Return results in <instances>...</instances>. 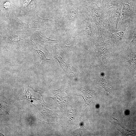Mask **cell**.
<instances>
[{"mask_svg": "<svg viewBox=\"0 0 136 136\" xmlns=\"http://www.w3.org/2000/svg\"><path fill=\"white\" fill-rule=\"evenodd\" d=\"M86 8L96 25L98 37L102 36L107 31L110 30L108 21V7L105 4L88 3Z\"/></svg>", "mask_w": 136, "mask_h": 136, "instance_id": "cell-1", "label": "cell"}, {"mask_svg": "<svg viewBox=\"0 0 136 136\" xmlns=\"http://www.w3.org/2000/svg\"><path fill=\"white\" fill-rule=\"evenodd\" d=\"M136 21V0H123L121 16L117 27V32L127 28L132 30Z\"/></svg>", "mask_w": 136, "mask_h": 136, "instance_id": "cell-2", "label": "cell"}, {"mask_svg": "<svg viewBox=\"0 0 136 136\" xmlns=\"http://www.w3.org/2000/svg\"><path fill=\"white\" fill-rule=\"evenodd\" d=\"M133 31L128 28L114 33L110 30H108L102 36L107 42L110 44L113 49H116L125 42L127 37Z\"/></svg>", "mask_w": 136, "mask_h": 136, "instance_id": "cell-3", "label": "cell"}, {"mask_svg": "<svg viewBox=\"0 0 136 136\" xmlns=\"http://www.w3.org/2000/svg\"><path fill=\"white\" fill-rule=\"evenodd\" d=\"M85 15L84 20L85 26L84 31L86 35L90 40V49L93 47L96 44L98 39V31L96 25L91 16L89 15L90 14Z\"/></svg>", "mask_w": 136, "mask_h": 136, "instance_id": "cell-4", "label": "cell"}, {"mask_svg": "<svg viewBox=\"0 0 136 136\" xmlns=\"http://www.w3.org/2000/svg\"><path fill=\"white\" fill-rule=\"evenodd\" d=\"M122 2L120 5L108 7V21L109 28L112 32H117V25L121 16Z\"/></svg>", "mask_w": 136, "mask_h": 136, "instance_id": "cell-5", "label": "cell"}, {"mask_svg": "<svg viewBox=\"0 0 136 136\" xmlns=\"http://www.w3.org/2000/svg\"><path fill=\"white\" fill-rule=\"evenodd\" d=\"M78 9L76 6H71L67 8L66 11V24L68 27L72 28L75 26L79 21L78 15Z\"/></svg>", "mask_w": 136, "mask_h": 136, "instance_id": "cell-6", "label": "cell"}, {"mask_svg": "<svg viewBox=\"0 0 136 136\" xmlns=\"http://www.w3.org/2000/svg\"><path fill=\"white\" fill-rule=\"evenodd\" d=\"M77 32L76 30H74L68 38L60 43L59 45L62 49L71 50L76 47L79 39Z\"/></svg>", "mask_w": 136, "mask_h": 136, "instance_id": "cell-7", "label": "cell"}, {"mask_svg": "<svg viewBox=\"0 0 136 136\" xmlns=\"http://www.w3.org/2000/svg\"><path fill=\"white\" fill-rule=\"evenodd\" d=\"M110 47L109 44L104 41L103 36L98 37L96 44L94 47L99 53L104 63H105L106 57Z\"/></svg>", "mask_w": 136, "mask_h": 136, "instance_id": "cell-8", "label": "cell"}, {"mask_svg": "<svg viewBox=\"0 0 136 136\" xmlns=\"http://www.w3.org/2000/svg\"><path fill=\"white\" fill-rule=\"evenodd\" d=\"M53 16L47 19H43L38 16L34 18L32 20L33 23L35 24L36 28H40L44 31L49 28H52L53 24Z\"/></svg>", "mask_w": 136, "mask_h": 136, "instance_id": "cell-9", "label": "cell"}, {"mask_svg": "<svg viewBox=\"0 0 136 136\" xmlns=\"http://www.w3.org/2000/svg\"><path fill=\"white\" fill-rule=\"evenodd\" d=\"M54 57L55 58L59 63L60 66L64 72H67L69 71L68 68L66 64L60 55L58 54V49L54 45L52 48Z\"/></svg>", "mask_w": 136, "mask_h": 136, "instance_id": "cell-10", "label": "cell"}, {"mask_svg": "<svg viewBox=\"0 0 136 136\" xmlns=\"http://www.w3.org/2000/svg\"><path fill=\"white\" fill-rule=\"evenodd\" d=\"M101 86L104 88L106 91L110 92V87L109 84L107 82V78L104 73H102L101 74Z\"/></svg>", "mask_w": 136, "mask_h": 136, "instance_id": "cell-11", "label": "cell"}, {"mask_svg": "<svg viewBox=\"0 0 136 136\" xmlns=\"http://www.w3.org/2000/svg\"><path fill=\"white\" fill-rule=\"evenodd\" d=\"M35 50L38 53L40 58V62L37 67H40V68L42 64L44 61L47 60H51L48 58L46 55L42 51L38 50Z\"/></svg>", "mask_w": 136, "mask_h": 136, "instance_id": "cell-12", "label": "cell"}, {"mask_svg": "<svg viewBox=\"0 0 136 136\" xmlns=\"http://www.w3.org/2000/svg\"><path fill=\"white\" fill-rule=\"evenodd\" d=\"M107 7L113 5H120L123 2V0H104Z\"/></svg>", "mask_w": 136, "mask_h": 136, "instance_id": "cell-13", "label": "cell"}, {"mask_svg": "<svg viewBox=\"0 0 136 136\" xmlns=\"http://www.w3.org/2000/svg\"><path fill=\"white\" fill-rule=\"evenodd\" d=\"M134 33L132 41L127 46L128 49L131 46L136 44V30L133 31Z\"/></svg>", "mask_w": 136, "mask_h": 136, "instance_id": "cell-14", "label": "cell"}]
</instances>
